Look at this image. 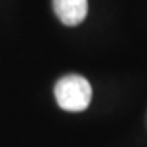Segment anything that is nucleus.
I'll return each instance as SVG.
<instances>
[{
    "mask_svg": "<svg viewBox=\"0 0 147 147\" xmlns=\"http://www.w3.org/2000/svg\"><path fill=\"white\" fill-rule=\"evenodd\" d=\"M54 13L67 26H75L85 20L88 3L87 0H53Z\"/></svg>",
    "mask_w": 147,
    "mask_h": 147,
    "instance_id": "nucleus-2",
    "label": "nucleus"
},
{
    "mask_svg": "<svg viewBox=\"0 0 147 147\" xmlns=\"http://www.w3.org/2000/svg\"><path fill=\"white\" fill-rule=\"evenodd\" d=\"M57 105L65 111H84L92 101V87L82 75H65L54 87Z\"/></svg>",
    "mask_w": 147,
    "mask_h": 147,
    "instance_id": "nucleus-1",
    "label": "nucleus"
}]
</instances>
